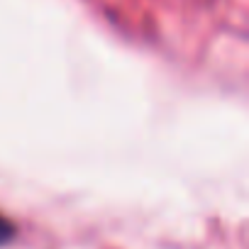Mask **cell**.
Listing matches in <instances>:
<instances>
[{"instance_id": "1", "label": "cell", "mask_w": 249, "mask_h": 249, "mask_svg": "<svg viewBox=\"0 0 249 249\" xmlns=\"http://www.w3.org/2000/svg\"><path fill=\"white\" fill-rule=\"evenodd\" d=\"M13 237H15V227H13V222H10L8 217L0 215V247L8 244Z\"/></svg>"}]
</instances>
